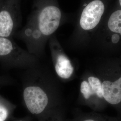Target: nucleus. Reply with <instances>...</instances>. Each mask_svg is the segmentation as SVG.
I'll return each instance as SVG.
<instances>
[{
  "instance_id": "14",
  "label": "nucleus",
  "mask_w": 121,
  "mask_h": 121,
  "mask_svg": "<svg viewBox=\"0 0 121 121\" xmlns=\"http://www.w3.org/2000/svg\"><path fill=\"white\" fill-rule=\"evenodd\" d=\"M22 121V120H20V121Z\"/></svg>"
},
{
  "instance_id": "6",
  "label": "nucleus",
  "mask_w": 121,
  "mask_h": 121,
  "mask_svg": "<svg viewBox=\"0 0 121 121\" xmlns=\"http://www.w3.org/2000/svg\"><path fill=\"white\" fill-rule=\"evenodd\" d=\"M80 99L95 110L96 101L104 100L101 92V79L100 77L88 73L83 76L80 83Z\"/></svg>"
},
{
  "instance_id": "1",
  "label": "nucleus",
  "mask_w": 121,
  "mask_h": 121,
  "mask_svg": "<svg viewBox=\"0 0 121 121\" xmlns=\"http://www.w3.org/2000/svg\"><path fill=\"white\" fill-rule=\"evenodd\" d=\"M62 13L57 0H35L25 25L16 33L27 50L38 58L46 44L60 26Z\"/></svg>"
},
{
  "instance_id": "11",
  "label": "nucleus",
  "mask_w": 121,
  "mask_h": 121,
  "mask_svg": "<svg viewBox=\"0 0 121 121\" xmlns=\"http://www.w3.org/2000/svg\"><path fill=\"white\" fill-rule=\"evenodd\" d=\"M9 109L7 106L0 100V121H4L8 117Z\"/></svg>"
},
{
  "instance_id": "12",
  "label": "nucleus",
  "mask_w": 121,
  "mask_h": 121,
  "mask_svg": "<svg viewBox=\"0 0 121 121\" xmlns=\"http://www.w3.org/2000/svg\"><path fill=\"white\" fill-rule=\"evenodd\" d=\"M120 39V37L118 35L116 34L113 35L112 36V41L113 43H117Z\"/></svg>"
},
{
  "instance_id": "3",
  "label": "nucleus",
  "mask_w": 121,
  "mask_h": 121,
  "mask_svg": "<svg viewBox=\"0 0 121 121\" xmlns=\"http://www.w3.org/2000/svg\"><path fill=\"white\" fill-rule=\"evenodd\" d=\"M0 58L7 59L13 65L29 69L38 65L39 58L18 46L9 38L0 37Z\"/></svg>"
},
{
  "instance_id": "2",
  "label": "nucleus",
  "mask_w": 121,
  "mask_h": 121,
  "mask_svg": "<svg viewBox=\"0 0 121 121\" xmlns=\"http://www.w3.org/2000/svg\"><path fill=\"white\" fill-rule=\"evenodd\" d=\"M52 76L38 68L37 65L27 69L22 96L26 108L31 113L39 115L60 101L57 82Z\"/></svg>"
},
{
  "instance_id": "4",
  "label": "nucleus",
  "mask_w": 121,
  "mask_h": 121,
  "mask_svg": "<svg viewBox=\"0 0 121 121\" xmlns=\"http://www.w3.org/2000/svg\"><path fill=\"white\" fill-rule=\"evenodd\" d=\"M21 22L20 0H0V37L10 38Z\"/></svg>"
},
{
  "instance_id": "10",
  "label": "nucleus",
  "mask_w": 121,
  "mask_h": 121,
  "mask_svg": "<svg viewBox=\"0 0 121 121\" xmlns=\"http://www.w3.org/2000/svg\"><path fill=\"white\" fill-rule=\"evenodd\" d=\"M81 121H120L119 119L104 116L97 113H91L84 117Z\"/></svg>"
},
{
  "instance_id": "9",
  "label": "nucleus",
  "mask_w": 121,
  "mask_h": 121,
  "mask_svg": "<svg viewBox=\"0 0 121 121\" xmlns=\"http://www.w3.org/2000/svg\"><path fill=\"white\" fill-rule=\"evenodd\" d=\"M108 24L110 30L121 34V10L112 13L109 17Z\"/></svg>"
},
{
  "instance_id": "7",
  "label": "nucleus",
  "mask_w": 121,
  "mask_h": 121,
  "mask_svg": "<svg viewBox=\"0 0 121 121\" xmlns=\"http://www.w3.org/2000/svg\"><path fill=\"white\" fill-rule=\"evenodd\" d=\"M101 79V92L104 101L112 105L121 103V72H114Z\"/></svg>"
},
{
  "instance_id": "5",
  "label": "nucleus",
  "mask_w": 121,
  "mask_h": 121,
  "mask_svg": "<svg viewBox=\"0 0 121 121\" xmlns=\"http://www.w3.org/2000/svg\"><path fill=\"white\" fill-rule=\"evenodd\" d=\"M48 42L56 76L62 81L70 79L74 73V68L69 58L65 54L56 36L53 35Z\"/></svg>"
},
{
  "instance_id": "8",
  "label": "nucleus",
  "mask_w": 121,
  "mask_h": 121,
  "mask_svg": "<svg viewBox=\"0 0 121 121\" xmlns=\"http://www.w3.org/2000/svg\"><path fill=\"white\" fill-rule=\"evenodd\" d=\"M79 21L81 28L84 30H90L99 23L104 10L103 3L99 0H95L85 4Z\"/></svg>"
},
{
  "instance_id": "13",
  "label": "nucleus",
  "mask_w": 121,
  "mask_h": 121,
  "mask_svg": "<svg viewBox=\"0 0 121 121\" xmlns=\"http://www.w3.org/2000/svg\"><path fill=\"white\" fill-rule=\"evenodd\" d=\"M119 2H120V4L121 6V0H119Z\"/></svg>"
}]
</instances>
